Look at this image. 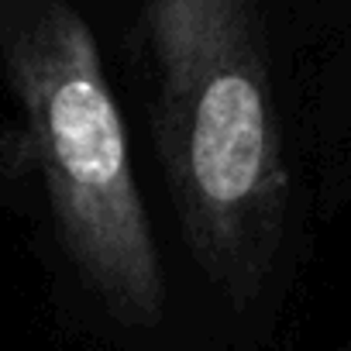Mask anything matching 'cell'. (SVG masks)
I'll return each instance as SVG.
<instances>
[{
    "instance_id": "cell-2",
    "label": "cell",
    "mask_w": 351,
    "mask_h": 351,
    "mask_svg": "<svg viewBox=\"0 0 351 351\" xmlns=\"http://www.w3.org/2000/svg\"><path fill=\"white\" fill-rule=\"evenodd\" d=\"M4 62L25 148L73 269L114 317L155 327L165 313V276L86 18L66 0H28L4 28Z\"/></svg>"
},
{
    "instance_id": "cell-1",
    "label": "cell",
    "mask_w": 351,
    "mask_h": 351,
    "mask_svg": "<svg viewBox=\"0 0 351 351\" xmlns=\"http://www.w3.org/2000/svg\"><path fill=\"white\" fill-rule=\"evenodd\" d=\"M158 69L155 141L186 245L252 303L279 255L289 172L252 0H145Z\"/></svg>"
}]
</instances>
